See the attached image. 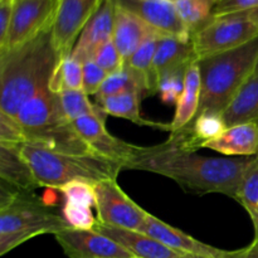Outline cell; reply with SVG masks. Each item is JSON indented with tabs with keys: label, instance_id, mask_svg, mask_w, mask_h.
<instances>
[{
	"label": "cell",
	"instance_id": "1",
	"mask_svg": "<svg viewBox=\"0 0 258 258\" xmlns=\"http://www.w3.org/2000/svg\"><path fill=\"white\" fill-rule=\"evenodd\" d=\"M253 158L202 156L168 140L159 145L139 146L126 169L166 176L191 193H219L237 201L242 179Z\"/></svg>",
	"mask_w": 258,
	"mask_h": 258
},
{
	"label": "cell",
	"instance_id": "2",
	"mask_svg": "<svg viewBox=\"0 0 258 258\" xmlns=\"http://www.w3.org/2000/svg\"><path fill=\"white\" fill-rule=\"evenodd\" d=\"M59 59L52 29L23 47L0 54V112L17 117L24 103L49 87Z\"/></svg>",
	"mask_w": 258,
	"mask_h": 258
},
{
	"label": "cell",
	"instance_id": "3",
	"mask_svg": "<svg viewBox=\"0 0 258 258\" xmlns=\"http://www.w3.org/2000/svg\"><path fill=\"white\" fill-rule=\"evenodd\" d=\"M71 228L62 214L45 206L33 191H23L2 181L0 186V256L42 234Z\"/></svg>",
	"mask_w": 258,
	"mask_h": 258
},
{
	"label": "cell",
	"instance_id": "4",
	"mask_svg": "<svg viewBox=\"0 0 258 258\" xmlns=\"http://www.w3.org/2000/svg\"><path fill=\"white\" fill-rule=\"evenodd\" d=\"M257 62L258 37L236 49L198 60L202 87L197 115H223L244 83L253 76Z\"/></svg>",
	"mask_w": 258,
	"mask_h": 258
},
{
	"label": "cell",
	"instance_id": "5",
	"mask_svg": "<svg viewBox=\"0 0 258 258\" xmlns=\"http://www.w3.org/2000/svg\"><path fill=\"white\" fill-rule=\"evenodd\" d=\"M20 151L29 164L38 185L57 190L72 181H86L95 185L106 179H117L123 169L121 164L93 154L59 153L32 143L20 145Z\"/></svg>",
	"mask_w": 258,
	"mask_h": 258
},
{
	"label": "cell",
	"instance_id": "6",
	"mask_svg": "<svg viewBox=\"0 0 258 258\" xmlns=\"http://www.w3.org/2000/svg\"><path fill=\"white\" fill-rule=\"evenodd\" d=\"M15 120L22 126L25 143L37 144L66 154H93L73 122L66 117L58 93L52 92L49 87L24 103Z\"/></svg>",
	"mask_w": 258,
	"mask_h": 258
},
{
	"label": "cell",
	"instance_id": "7",
	"mask_svg": "<svg viewBox=\"0 0 258 258\" xmlns=\"http://www.w3.org/2000/svg\"><path fill=\"white\" fill-rule=\"evenodd\" d=\"M258 37V25L247 13L212 17L206 25L191 34L197 59L236 49Z\"/></svg>",
	"mask_w": 258,
	"mask_h": 258
},
{
	"label": "cell",
	"instance_id": "8",
	"mask_svg": "<svg viewBox=\"0 0 258 258\" xmlns=\"http://www.w3.org/2000/svg\"><path fill=\"white\" fill-rule=\"evenodd\" d=\"M59 0H14L12 23L0 54L14 50L52 29Z\"/></svg>",
	"mask_w": 258,
	"mask_h": 258
},
{
	"label": "cell",
	"instance_id": "9",
	"mask_svg": "<svg viewBox=\"0 0 258 258\" xmlns=\"http://www.w3.org/2000/svg\"><path fill=\"white\" fill-rule=\"evenodd\" d=\"M96 211L100 223L130 231L144 232L149 212L135 203L121 189L116 179H106L93 185Z\"/></svg>",
	"mask_w": 258,
	"mask_h": 258
},
{
	"label": "cell",
	"instance_id": "10",
	"mask_svg": "<svg viewBox=\"0 0 258 258\" xmlns=\"http://www.w3.org/2000/svg\"><path fill=\"white\" fill-rule=\"evenodd\" d=\"M103 3L105 0H59L52 37L60 57L72 53L82 30Z\"/></svg>",
	"mask_w": 258,
	"mask_h": 258
},
{
	"label": "cell",
	"instance_id": "11",
	"mask_svg": "<svg viewBox=\"0 0 258 258\" xmlns=\"http://www.w3.org/2000/svg\"><path fill=\"white\" fill-rule=\"evenodd\" d=\"M73 126L95 155L121 164L123 169L133 160L139 146L111 135L105 120L96 116H85L73 121Z\"/></svg>",
	"mask_w": 258,
	"mask_h": 258
},
{
	"label": "cell",
	"instance_id": "12",
	"mask_svg": "<svg viewBox=\"0 0 258 258\" xmlns=\"http://www.w3.org/2000/svg\"><path fill=\"white\" fill-rule=\"evenodd\" d=\"M164 37L190 39L191 33L179 17L173 0H115Z\"/></svg>",
	"mask_w": 258,
	"mask_h": 258
},
{
	"label": "cell",
	"instance_id": "13",
	"mask_svg": "<svg viewBox=\"0 0 258 258\" xmlns=\"http://www.w3.org/2000/svg\"><path fill=\"white\" fill-rule=\"evenodd\" d=\"M68 258H134L130 252L95 229L68 228L55 234Z\"/></svg>",
	"mask_w": 258,
	"mask_h": 258
},
{
	"label": "cell",
	"instance_id": "14",
	"mask_svg": "<svg viewBox=\"0 0 258 258\" xmlns=\"http://www.w3.org/2000/svg\"><path fill=\"white\" fill-rule=\"evenodd\" d=\"M115 0H105L95 17L87 23L85 29L78 37L72 55L81 63L95 59L96 53L102 45L112 40L113 25H115Z\"/></svg>",
	"mask_w": 258,
	"mask_h": 258
},
{
	"label": "cell",
	"instance_id": "15",
	"mask_svg": "<svg viewBox=\"0 0 258 258\" xmlns=\"http://www.w3.org/2000/svg\"><path fill=\"white\" fill-rule=\"evenodd\" d=\"M93 229L122 246L134 258H201L174 251L144 232L106 226L100 222Z\"/></svg>",
	"mask_w": 258,
	"mask_h": 258
},
{
	"label": "cell",
	"instance_id": "16",
	"mask_svg": "<svg viewBox=\"0 0 258 258\" xmlns=\"http://www.w3.org/2000/svg\"><path fill=\"white\" fill-rule=\"evenodd\" d=\"M144 233L149 234L153 238L158 239L169 248L174 249L180 253L191 254V256L201 258H222L224 252L223 249L216 248L213 246L203 243L199 239L189 236L185 232L165 223L159 219L158 217L149 213L146 219V226Z\"/></svg>",
	"mask_w": 258,
	"mask_h": 258
},
{
	"label": "cell",
	"instance_id": "17",
	"mask_svg": "<svg viewBox=\"0 0 258 258\" xmlns=\"http://www.w3.org/2000/svg\"><path fill=\"white\" fill-rule=\"evenodd\" d=\"M160 33L146 24L144 20L136 17L128 10L116 5L115 25H113L112 42L120 54L126 60L141 47L145 42L153 38H161Z\"/></svg>",
	"mask_w": 258,
	"mask_h": 258
},
{
	"label": "cell",
	"instance_id": "18",
	"mask_svg": "<svg viewBox=\"0 0 258 258\" xmlns=\"http://www.w3.org/2000/svg\"><path fill=\"white\" fill-rule=\"evenodd\" d=\"M202 149H209L226 156L258 155V123L246 122L227 127L214 140L208 141Z\"/></svg>",
	"mask_w": 258,
	"mask_h": 258
},
{
	"label": "cell",
	"instance_id": "19",
	"mask_svg": "<svg viewBox=\"0 0 258 258\" xmlns=\"http://www.w3.org/2000/svg\"><path fill=\"white\" fill-rule=\"evenodd\" d=\"M196 60L198 59L194 53L191 38L181 39L175 37H163L159 39L154 59L159 80L161 76L173 71L186 70Z\"/></svg>",
	"mask_w": 258,
	"mask_h": 258
},
{
	"label": "cell",
	"instance_id": "20",
	"mask_svg": "<svg viewBox=\"0 0 258 258\" xmlns=\"http://www.w3.org/2000/svg\"><path fill=\"white\" fill-rule=\"evenodd\" d=\"M0 179L23 191H34L39 186L20 145L0 144Z\"/></svg>",
	"mask_w": 258,
	"mask_h": 258
},
{
	"label": "cell",
	"instance_id": "21",
	"mask_svg": "<svg viewBox=\"0 0 258 258\" xmlns=\"http://www.w3.org/2000/svg\"><path fill=\"white\" fill-rule=\"evenodd\" d=\"M201 72H199L198 60H196L186 70L184 91L176 103L175 115L170 122L171 133L185 127L196 117L201 103Z\"/></svg>",
	"mask_w": 258,
	"mask_h": 258
},
{
	"label": "cell",
	"instance_id": "22",
	"mask_svg": "<svg viewBox=\"0 0 258 258\" xmlns=\"http://www.w3.org/2000/svg\"><path fill=\"white\" fill-rule=\"evenodd\" d=\"M140 101L141 96L138 92L128 91V92L120 93V95L111 96V97L106 98L102 102L98 103V106L102 108L106 115L122 117L139 126H148V127L159 128V130L170 131L171 133V123L156 122V121L148 120L141 115Z\"/></svg>",
	"mask_w": 258,
	"mask_h": 258
},
{
	"label": "cell",
	"instance_id": "23",
	"mask_svg": "<svg viewBox=\"0 0 258 258\" xmlns=\"http://www.w3.org/2000/svg\"><path fill=\"white\" fill-rule=\"evenodd\" d=\"M222 116L227 127L246 122L258 123V75L244 83Z\"/></svg>",
	"mask_w": 258,
	"mask_h": 258
},
{
	"label": "cell",
	"instance_id": "24",
	"mask_svg": "<svg viewBox=\"0 0 258 258\" xmlns=\"http://www.w3.org/2000/svg\"><path fill=\"white\" fill-rule=\"evenodd\" d=\"M159 39L160 38H153L144 43L125 62V64L144 81L149 95H154L158 92L159 87V77L156 75L155 66H154Z\"/></svg>",
	"mask_w": 258,
	"mask_h": 258
},
{
	"label": "cell",
	"instance_id": "25",
	"mask_svg": "<svg viewBox=\"0 0 258 258\" xmlns=\"http://www.w3.org/2000/svg\"><path fill=\"white\" fill-rule=\"evenodd\" d=\"M128 91L138 92L141 96V98L150 96L148 90H146L144 81L131 68H128L125 64V67L121 71L112 73V75H108L107 80L105 81L102 87L95 95L96 103L98 105V103H101L103 100L111 97V96L120 95V93L128 92Z\"/></svg>",
	"mask_w": 258,
	"mask_h": 258
},
{
	"label": "cell",
	"instance_id": "26",
	"mask_svg": "<svg viewBox=\"0 0 258 258\" xmlns=\"http://www.w3.org/2000/svg\"><path fill=\"white\" fill-rule=\"evenodd\" d=\"M83 85V63L75 59L72 55L60 57L52 78L49 90L54 93L64 91H80Z\"/></svg>",
	"mask_w": 258,
	"mask_h": 258
},
{
	"label": "cell",
	"instance_id": "27",
	"mask_svg": "<svg viewBox=\"0 0 258 258\" xmlns=\"http://www.w3.org/2000/svg\"><path fill=\"white\" fill-rule=\"evenodd\" d=\"M58 97H59L63 112L71 122L85 116H96V117L106 120L107 115L103 112L102 108L96 102H91L88 100V96L82 90L64 91V92L58 93Z\"/></svg>",
	"mask_w": 258,
	"mask_h": 258
},
{
	"label": "cell",
	"instance_id": "28",
	"mask_svg": "<svg viewBox=\"0 0 258 258\" xmlns=\"http://www.w3.org/2000/svg\"><path fill=\"white\" fill-rule=\"evenodd\" d=\"M179 17L190 33H196L213 17L214 0H173Z\"/></svg>",
	"mask_w": 258,
	"mask_h": 258
},
{
	"label": "cell",
	"instance_id": "29",
	"mask_svg": "<svg viewBox=\"0 0 258 258\" xmlns=\"http://www.w3.org/2000/svg\"><path fill=\"white\" fill-rule=\"evenodd\" d=\"M237 202L243 206L249 216H258V155L244 173Z\"/></svg>",
	"mask_w": 258,
	"mask_h": 258
},
{
	"label": "cell",
	"instance_id": "30",
	"mask_svg": "<svg viewBox=\"0 0 258 258\" xmlns=\"http://www.w3.org/2000/svg\"><path fill=\"white\" fill-rule=\"evenodd\" d=\"M186 70L173 71V72L161 76L159 80L158 92L160 93L163 102L169 103V105L178 103L184 91V86H185Z\"/></svg>",
	"mask_w": 258,
	"mask_h": 258
},
{
	"label": "cell",
	"instance_id": "31",
	"mask_svg": "<svg viewBox=\"0 0 258 258\" xmlns=\"http://www.w3.org/2000/svg\"><path fill=\"white\" fill-rule=\"evenodd\" d=\"M62 216L73 229H93L98 219L93 216L92 208L78 204L64 203Z\"/></svg>",
	"mask_w": 258,
	"mask_h": 258
},
{
	"label": "cell",
	"instance_id": "32",
	"mask_svg": "<svg viewBox=\"0 0 258 258\" xmlns=\"http://www.w3.org/2000/svg\"><path fill=\"white\" fill-rule=\"evenodd\" d=\"M64 196V203L78 206L96 207V196L93 185L86 181H72L59 189Z\"/></svg>",
	"mask_w": 258,
	"mask_h": 258
},
{
	"label": "cell",
	"instance_id": "33",
	"mask_svg": "<svg viewBox=\"0 0 258 258\" xmlns=\"http://www.w3.org/2000/svg\"><path fill=\"white\" fill-rule=\"evenodd\" d=\"M108 73L95 59L83 63L82 91L87 96L96 95L107 80Z\"/></svg>",
	"mask_w": 258,
	"mask_h": 258
},
{
	"label": "cell",
	"instance_id": "34",
	"mask_svg": "<svg viewBox=\"0 0 258 258\" xmlns=\"http://www.w3.org/2000/svg\"><path fill=\"white\" fill-rule=\"evenodd\" d=\"M95 60L108 75L118 72V71H121L125 67V59L120 54V52H118V49L116 48L115 43L112 40L106 43L105 45H102L98 49V52L95 55Z\"/></svg>",
	"mask_w": 258,
	"mask_h": 258
},
{
	"label": "cell",
	"instance_id": "35",
	"mask_svg": "<svg viewBox=\"0 0 258 258\" xmlns=\"http://www.w3.org/2000/svg\"><path fill=\"white\" fill-rule=\"evenodd\" d=\"M0 144L7 145H23L25 144L22 126L14 117L0 112Z\"/></svg>",
	"mask_w": 258,
	"mask_h": 258
},
{
	"label": "cell",
	"instance_id": "36",
	"mask_svg": "<svg viewBox=\"0 0 258 258\" xmlns=\"http://www.w3.org/2000/svg\"><path fill=\"white\" fill-rule=\"evenodd\" d=\"M258 8V0H218L213 9V17L246 13Z\"/></svg>",
	"mask_w": 258,
	"mask_h": 258
},
{
	"label": "cell",
	"instance_id": "37",
	"mask_svg": "<svg viewBox=\"0 0 258 258\" xmlns=\"http://www.w3.org/2000/svg\"><path fill=\"white\" fill-rule=\"evenodd\" d=\"M14 0H0V47L4 44L12 23Z\"/></svg>",
	"mask_w": 258,
	"mask_h": 258
},
{
	"label": "cell",
	"instance_id": "38",
	"mask_svg": "<svg viewBox=\"0 0 258 258\" xmlns=\"http://www.w3.org/2000/svg\"><path fill=\"white\" fill-rule=\"evenodd\" d=\"M222 258H258V239L251 244L236 251H226Z\"/></svg>",
	"mask_w": 258,
	"mask_h": 258
},
{
	"label": "cell",
	"instance_id": "39",
	"mask_svg": "<svg viewBox=\"0 0 258 258\" xmlns=\"http://www.w3.org/2000/svg\"><path fill=\"white\" fill-rule=\"evenodd\" d=\"M247 15L249 17V19L254 23V24L258 25V8L253 10H249V12H246Z\"/></svg>",
	"mask_w": 258,
	"mask_h": 258
},
{
	"label": "cell",
	"instance_id": "40",
	"mask_svg": "<svg viewBox=\"0 0 258 258\" xmlns=\"http://www.w3.org/2000/svg\"><path fill=\"white\" fill-rule=\"evenodd\" d=\"M252 219V223H253L254 228V239H258V216H249Z\"/></svg>",
	"mask_w": 258,
	"mask_h": 258
},
{
	"label": "cell",
	"instance_id": "41",
	"mask_svg": "<svg viewBox=\"0 0 258 258\" xmlns=\"http://www.w3.org/2000/svg\"><path fill=\"white\" fill-rule=\"evenodd\" d=\"M254 75H258V62H257V66H256V70H254V73H253V76Z\"/></svg>",
	"mask_w": 258,
	"mask_h": 258
},
{
	"label": "cell",
	"instance_id": "42",
	"mask_svg": "<svg viewBox=\"0 0 258 258\" xmlns=\"http://www.w3.org/2000/svg\"><path fill=\"white\" fill-rule=\"evenodd\" d=\"M217 2H218V0H214V3H216V4H217ZM214 7H216V5H214Z\"/></svg>",
	"mask_w": 258,
	"mask_h": 258
}]
</instances>
